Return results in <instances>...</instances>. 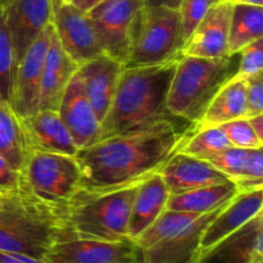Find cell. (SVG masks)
<instances>
[{
	"instance_id": "6da1fadb",
	"label": "cell",
	"mask_w": 263,
	"mask_h": 263,
	"mask_svg": "<svg viewBox=\"0 0 263 263\" xmlns=\"http://www.w3.org/2000/svg\"><path fill=\"white\" fill-rule=\"evenodd\" d=\"M190 126L181 118L162 120L79 149L74 154L81 172L79 192H110L140 184L176 153Z\"/></svg>"
},
{
	"instance_id": "7a4b0ae2",
	"label": "cell",
	"mask_w": 263,
	"mask_h": 263,
	"mask_svg": "<svg viewBox=\"0 0 263 263\" xmlns=\"http://www.w3.org/2000/svg\"><path fill=\"white\" fill-rule=\"evenodd\" d=\"M180 57L153 66L123 67L100 139L177 118L167 109V95Z\"/></svg>"
},
{
	"instance_id": "3957f363",
	"label": "cell",
	"mask_w": 263,
	"mask_h": 263,
	"mask_svg": "<svg viewBox=\"0 0 263 263\" xmlns=\"http://www.w3.org/2000/svg\"><path fill=\"white\" fill-rule=\"evenodd\" d=\"M68 238L66 208L36 197L26 180L0 194V251L44 259L55 241Z\"/></svg>"
},
{
	"instance_id": "277c9868",
	"label": "cell",
	"mask_w": 263,
	"mask_h": 263,
	"mask_svg": "<svg viewBox=\"0 0 263 263\" xmlns=\"http://www.w3.org/2000/svg\"><path fill=\"white\" fill-rule=\"evenodd\" d=\"M239 53L221 58L180 55L167 95L172 116L197 123L218 90L236 74Z\"/></svg>"
},
{
	"instance_id": "5b68a950",
	"label": "cell",
	"mask_w": 263,
	"mask_h": 263,
	"mask_svg": "<svg viewBox=\"0 0 263 263\" xmlns=\"http://www.w3.org/2000/svg\"><path fill=\"white\" fill-rule=\"evenodd\" d=\"M138 185L110 192H77L66 207L68 238L109 241L127 239L128 217Z\"/></svg>"
},
{
	"instance_id": "8992f818",
	"label": "cell",
	"mask_w": 263,
	"mask_h": 263,
	"mask_svg": "<svg viewBox=\"0 0 263 263\" xmlns=\"http://www.w3.org/2000/svg\"><path fill=\"white\" fill-rule=\"evenodd\" d=\"M182 46L177 10L166 7H143L133 23L127 61L123 67L163 63L181 55Z\"/></svg>"
},
{
	"instance_id": "52a82bcc",
	"label": "cell",
	"mask_w": 263,
	"mask_h": 263,
	"mask_svg": "<svg viewBox=\"0 0 263 263\" xmlns=\"http://www.w3.org/2000/svg\"><path fill=\"white\" fill-rule=\"evenodd\" d=\"M22 175L36 197L63 208L79 192L81 182L74 157L41 151L31 152Z\"/></svg>"
},
{
	"instance_id": "ba28073f",
	"label": "cell",
	"mask_w": 263,
	"mask_h": 263,
	"mask_svg": "<svg viewBox=\"0 0 263 263\" xmlns=\"http://www.w3.org/2000/svg\"><path fill=\"white\" fill-rule=\"evenodd\" d=\"M143 7V0H103L86 13L103 53L126 63L131 28Z\"/></svg>"
},
{
	"instance_id": "9c48e42d",
	"label": "cell",
	"mask_w": 263,
	"mask_h": 263,
	"mask_svg": "<svg viewBox=\"0 0 263 263\" xmlns=\"http://www.w3.org/2000/svg\"><path fill=\"white\" fill-rule=\"evenodd\" d=\"M45 263H144L143 251L133 239L97 240L63 238L44 256Z\"/></svg>"
},
{
	"instance_id": "30bf717a",
	"label": "cell",
	"mask_w": 263,
	"mask_h": 263,
	"mask_svg": "<svg viewBox=\"0 0 263 263\" xmlns=\"http://www.w3.org/2000/svg\"><path fill=\"white\" fill-rule=\"evenodd\" d=\"M51 25L63 50L79 67L103 53L86 13L71 2L53 0Z\"/></svg>"
},
{
	"instance_id": "8fae6325",
	"label": "cell",
	"mask_w": 263,
	"mask_h": 263,
	"mask_svg": "<svg viewBox=\"0 0 263 263\" xmlns=\"http://www.w3.org/2000/svg\"><path fill=\"white\" fill-rule=\"evenodd\" d=\"M51 23L36 37L17 64L10 105L22 118L37 110L44 61L50 44Z\"/></svg>"
},
{
	"instance_id": "7c38bea8",
	"label": "cell",
	"mask_w": 263,
	"mask_h": 263,
	"mask_svg": "<svg viewBox=\"0 0 263 263\" xmlns=\"http://www.w3.org/2000/svg\"><path fill=\"white\" fill-rule=\"evenodd\" d=\"M17 62L53 20V0H7L2 5Z\"/></svg>"
},
{
	"instance_id": "4fadbf2b",
	"label": "cell",
	"mask_w": 263,
	"mask_h": 263,
	"mask_svg": "<svg viewBox=\"0 0 263 263\" xmlns=\"http://www.w3.org/2000/svg\"><path fill=\"white\" fill-rule=\"evenodd\" d=\"M193 263H263V213L217 243L200 249Z\"/></svg>"
},
{
	"instance_id": "5bb4252c",
	"label": "cell",
	"mask_w": 263,
	"mask_h": 263,
	"mask_svg": "<svg viewBox=\"0 0 263 263\" xmlns=\"http://www.w3.org/2000/svg\"><path fill=\"white\" fill-rule=\"evenodd\" d=\"M228 203L199 216L185 228L141 248L144 263H193L200 251L203 231Z\"/></svg>"
},
{
	"instance_id": "9a60e30c",
	"label": "cell",
	"mask_w": 263,
	"mask_h": 263,
	"mask_svg": "<svg viewBox=\"0 0 263 263\" xmlns=\"http://www.w3.org/2000/svg\"><path fill=\"white\" fill-rule=\"evenodd\" d=\"M57 112L71 133L79 149L86 148L100 140V122L87 99L84 84L77 71L62 95Z\"/></svg>"
},
{
	"instance_id": "2e32d148",
	"label": "cell",
	"mask_w": 263,
	"mask_h": 263,
	"mask_svg": "<svg viewBox=\"0 0 263 263\" xmlns=\"http://www.w3.org/2000/svg\"><path fill=\"white\" fill-rule=\"evenodd\" d=\"M233 4L231 2H218L212 5L185 41L181 55L199 58H221L229 55Z\"/></svg>"
},
{
	"instance_id": "e0dca14e",
	"label": "cell",
	"mask_w": 263,
	"mask_h": 263,
	"mask_svg": "<svg viewBox=\"0 0 263 263\" xmlns=\"http://www.w3.org/2000/svg\"><path fill=\"white\" fill-rule=\"evenodd\" d=\"M122 69L123 64L121 62L104 53L85 62L77 69L87 99L100 123L112 104Z\"/></svg>"
},
{
	"instance_id": "ac0fdd59",
	"label": "cell",
	"mask_w": 263,
	"mask_h": 263,
	"mask_svg": "<svg viewBox=\"0 0 263 263\" xmlns=\"http://www.w3.org/2000/svg\"><path fill=\"white\" fill-rule=\"evenodd\" d=\"M170 194H179L198 187L230 181L211 163L177 151L159 170Z\"/></svg>"
},
{
	"instance_id": "d6986e66",
	"label": "cell",
	"mask_w": 263,
	"mask_h": 263,
	"mask_svg": "<svg viewBox=\"0 0 263 263\" xmlns=\"http://www.w3.org/2000/svg\"><path fill=\"white\" fill-rule=\"evenodd\" d=\"M77 69L79 66L63 50L51 25L50 44L44 61L39 90L37 109H58L62 95Z\"/></svg>"
},
{
	"instance_id": "ffe728a7",
	"label": "cell",
	"mask_w": 263,
	"mask_h": 263,
	"mask_svg": "<svg viewBox=\"0 0 263 263\" xmlns=\"http://www.w3.org/2000/svg\"><path fill=\"white\" fill-rule=\"evenodd\" d=\"M22 120L31 152L41 151L74 157L79 151L57 110L37 109Z\"/></svg>"
},
{
	"instance_id": "44dd1931",
	"label": "cell",
	"mask_w": 263,
	"mask_h": 263,
	"mask_svg": "<svg viewBox=\"0 0 263 263\" xmlns=\"http://www.w3.org/2000/svg\"><path fill=\"white\" fill-rule=\"evenodd\" d=\"M263 189L238 193L203 231L200 249H205L240 229L262 212Z\"/></svg>"
},
{
	"instance_id": "7402d4cb",
	"label": "cell",
	"mask_w": 263,
	"mask_h": 263,
	"mask_svg": "<svg viewBox=\"0 0 263 263\" xmlns=\"http://www.w3.org/2000/svg\"><path fill=\"white\" fill-rule=\"evenodd\" d=\"M168 195L170 193L159 172L151 175L138 185L128 217V238L136 240L157 220L166 210Z\"/></svg>"
},
{
	"instance_id": "603a6c76",
	"label": "cell",
	"mask_w": 263,
	"mask_h": 263,
	"mask_svg": "<svg viewBox=\"0 0 263 263\" xmlns=\"http://www.w3.org/2000/svg\"><path fill=\"white\" fill-rule=\"evenodd\" d=\"M247 84L244 77L234 76L213 97L202 117L193 125L195 130L220 126L229 121L246 117Z\"/></svg>"
},
{
	"instance_id": "cb8c5ba5",
	"label": "cell",
	"mask_w": 263,
	"mask_h": 263,
	"mask_svg": "<svg viewBox=\"0 0 263 263\" xmlns=\"http://www.w3.org/2000/svg\"><path fill=\"white\" fill-rule=\"evenodd\" d=\"M0 153L22 175L31 153L23 120L7 100L0 98Z\"/></svg>"
},
{
	"instance_id": "d4e9b609",
	"label": "cell",
	"mask_w": 263,
	"mask_h": 263,
	"mask_svg": "<svg viewBox=\"0 0 263 263\" xmlns=\"http://www.w3.org/2000/svg\"><path fill=\"white\" fill-rule=\"evenodd\" d=\"M238 193L239 190L235 182L230 180L221 184L187 190L179 194H170L166 203V210L203 215L228 203Z\"/></svg>"
},
{
	"instance_id": "484cf974",
	"label": "cell",
	"mask_w": 263,
	"mask_h": 263,
	"mask_svg": "<svg viewBox=\"0 0 263 263\" xmlns=\"http://www.w3.org/2000/svg\"><path fill=\"white\" fill-rule=\"evenodd\" d=\"M262 37L263 7L234 2L229 35V54L239 53L244 46Z\"/></svg>"
},
{
	"instance_id": "4316f807",
	"label": "cell",
	"mask_w": 263,
	"mask_h": 263,
	"mask_svg": "<svg viewBox=\"0 0 263 263\" xmlns=\"http://www.w3.org/2000/svg\"><path fill=\"white\" fill-rule=\"evenodd\" d=\"M230 145V141L218 126L195 130L192 125L177 151L187 156L204 158Z\"/></svg>"
},
{
	"instance_id": "83f0119b",
	"label": "cell",
	"mask_w": 263,
	"mask_h": 263,
	"mask_svg": "<svg viewBox=\"0 0 263 263\" xmlns=\"http://www.w3.org/2000/svg\"><path fill=\"white\" fill-rule=\"evenodd\" d=\"M17 58L9 31L5 25L3 9L0 7V98L7 100L10 104L14 81L15 69H17Z\"/></svg>"
},
{
	"instance_id": "f1b7e54d",
	"label": "cell",
	"mask_w": 263,
	"mask_h": 263,
	"mask_svg": "<svg viewBox=\"0 0 263 263\" xmlns=\"http://www.w3.org/2000/svg\"><path fill=\"white\" fill-rule=\"evenodd\" d=\"M249 149L236 148V146H228L223 151L217 152L215 154L204 157V159L208 163L212 164L216 170L222 172L226 177L231 181H238L244 176L246 171L247 158H248Z\"/></svg>"
},
{
	"instance_id": "f546056e",
	"label": "cell",
	"mask_w": 263,
	"mask_h": 263,
	"mask_svg": "<svg viewBox=\"0 0 263 263\" xmlns=\"http://www.w3.org/2000/svg\"><path fill=\"white\" fill-rule=\"evenodd\" d=\"M218 127L223 131L231 145L236 148L254 149L263 146V140L254 133L248 118H236V120L222 123Z\"/></svg>"
},
{
	"instance_id": "4dcf8cb0",
	"label": "cell",
	"mask_w": 263,
	"mask_h": 263,
	"mask_svg": "<svg viewBox=\"0 0 263 263\" xmlns=\"http://www.w3.org/2000/svg\"><path fill=\"white\" fill-rule=\"evenodd\" d=\"M216 3H218V0H181L177 12L180 15L181 36L184 44L195 30L198 23L203 20L205 13Z\"/></svg>"
},
{
	"instance_id": "1f68e13d",
	"label": "cell",
	"mask_w": 263,
	"mask_h": 263,
	"mask_svg": "<svg viewBox=\"0 0 263 263\" xmlns=\"http://www.w3.org/2000/svg\"><path fill=\"white\" fill-rule=\"evenodd\" d=\"M263 71V39L253 41L239 51L236 77H248Z\"/></svg>"
},
{
	"instance_id": "d6a6232c",
	"label": "cell",
	"mask_w": 263,
	"mask_h": 263,
	"mask_svg": "<svg viewBox=\"0 0 263 263\" xmlns=\"http://www.w3.org/2000/svg\"><path fill=\"white\" fill-rule=\"evenodd\" d=\"M247 84L246 118L263 113V71L244 77Z\"/></svg>"
},
{
	"instance_id": "836d02e7",
	"label": "cell",
	"mask_w": 263,
	"mask_h": 263,
	"mask_svg": "<svg viewBox=\"0 0 263 263\" xmlns=\"http://www.w3.org/2000/svg\"><path fill=\"white\" fill-rule=\"evenodd\" d=\"M25 177L10 167L7 159L0 153V194L15 190L23 182Z\"/></svg>"
},
{
	"instance_id": "e575fe53",
	"label": "cell",
	"mask_w": 263,
	"mask_h": 263,
	"mask_svg": "<svg viewBox=\"0 0 263 263\" xmlns=\"http://www.w3.org/2000/svg\"><path fill=\"white\" fill-rule=\"evenodd\" d=\"M0 263H45V261L26 254L0 251Z\"/></svg>"
},
{
	"instance_id": "d590c367",
	"label": "cell",
	"mask_w": 263,
	"mask_h": 263,
	"mask_svg": "<svg viewBox=\"0 0 263 263\" xmlns=\"http://www.w3.org/2000/svg\"><path fill=\"white\" fill-rule=\"evenodd\" d=\"M144 7H166L171 9H179L181 0H143Z\"/></svg>"
},
{
	"instance_id": "8d00e7d4",
	"label": "cell",
	"mask_w": 263,
	"mask_h": 263,
	"mask_svg": "<svg viewBox=\"0 0 263 263\" xmlns=\"http://www.w3.org/2000/svg\"><path fill=\"white\" fill-rule=\"evenodd\" d=\"M248 121L251 123L252 128L254 130V133L257 134V136L263 140V113L257 116H252V117L248 118Z\"/></svg>"
},
{
	"instance_id": "74e56055",
	"label": "cell",
	"mask_w": 263,
	"mask_h": 263,
	"mask_svg": "<svg viewBox=\"0 0 263 263\" xmlns=\"http://www.w3.org/2000/svg\"><path fill=\"white\" fill-rule=\"evenodd\" d=\"M102 2L103 0H71L72 4H73L74 7L79 8L82 13H87L90 9H92L95 5H98Z\"/></svg>"
},
{
	"instance_id": "f35d334b",
	"label": "cell",
	"mask_w": 263,
	"mask_h": 263,
	"mask_svg": "<svg viewBox=\"0 0 263 263\" xmlns=\"http://www.w3.org/2000/svg\"><path fill=\"white\" fill-rule=\"evenodd\" d=\"M236 3H243V4H251V5H258L263 7V0H235Z\"/></svg>"
},
{
	"instance_id": "ab89813d",
	"label": "cell",
	"mask_w": 263,
	"mask_h": 263,
	"mask_svg": "<svg viewBox=\"0 0 263 263\" xmlns=\"http://www.w3.org/2000/svg\"><path fill=\"white\" fill-rule=\"evenodd\" d=\"M218 2H231V3H234L235 0H218Z\"/></svg>"
},
{
	"instance_id": "60d3db41",
	"label": "cell",
	"mask_w": 263,
	"mask_h": 263,
	"mask_svg": "<svg viewBox=\"0 0 263 263\" xmlns=\"http://www.w3.org/2000/svg\"><path fill=\"white\" fill-rule=\"evenodd\" d=\"M5 2H7V0H0V7H2V5H3V4H4V3H5Z\"/></svg>"
},
{
	"instance_id": "b9f144b4",
	"label": "cell",
	"mask_w": 263,
	"mask_h": 263,
	"mask_svg": "<svg viewBox=\"0 0 263 263\" xmlns=\"http://www.w3.org/2000/svg\"><path fill=\"white\" fill-rule=\"evenodd\" d=\"M66 2H71V0H66Z\"/></svg>"
}]
</instances>
